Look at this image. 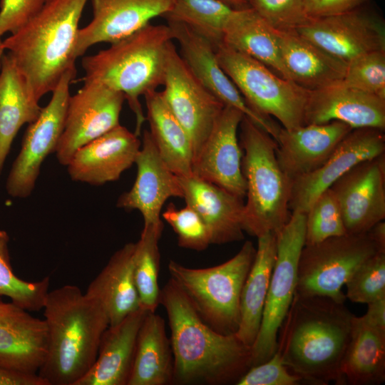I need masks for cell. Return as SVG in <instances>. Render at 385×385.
Masks as SVG:
<instances>
[{
  "label": "cell",
  "instance_id": "30",
  "mask_svg": "<svg viewBox=\"0 0 385 385\" xmlns=\"http://www.w3.org/2000/svg\"><path fill=\"white\" fill-rule=\"evenodd\" d=\"M174 364L165 320L147 312L138 331L128 385L173 384Z\"/></svg>",
  "mask_w": 385,
  "mask_h": 385
},
{
  "label": "cell",
  "instance_id": "40",
  "mask_svg": "<svg viewBox=\"0 0 385 385\" xmlns=\"http://www.w3.org/2000/svg\"><path fill=\"white\" fill-rule=\"evenodd\" d=\"M346 298L369 304L385 297V252H378L361 265L345 284Z\"/></svg>",
  "mask_w": 385,
  "mask_h": 385
},
{
  "label": "cell",
  "instance_id": "39",
  "mask_svg": "<svg viewBox=\"0 0 385 385\" xmlns=\"http://www.w3.org/2000/svg\"><path fill=\"white\" fill-rule=\"evenodd\" d=\"M339 83L385 99V51L369 52L349 62Z\"/></svg>",
  "mask_w": 385,
  "mask_h": 385
},
{
  "label": "cell",
  "instance_id": "44",
  "mask_svg": "<svg viewBox=\"0 0 385 385\" xmlns=\"http://www.w3.org/2000/svg\"><path fill=\"white\" fill-rule=\"evenodd\" d=\"M49 0H0V39L14 34L34 18Z\"/></svg>",
  "mask_w": 385,
  "mask_h": 385
},
{
  "label": "cell",
  "instance_id": "31",
  "mask_svg": "<svg viewBox=\"0 0 385 385\" xmlns=\"http://www.w3.org/2000/svg\"><path fill=\"white\" fill-rule=\"evenodd\" d=\"M277 255V237L267 232L257 237L255 260L244 283L240 302V323L235 335L252 347L258 334Z\"/></svg>",
  "mask_w": 385,
  "mask_h": 385
},
{
  "label": "cell",
  "instance_id": "43",
  "mask_svg": "<svg viewBox=\"0 0 385 385\" xmlns=\"http://www.w3.org/2000/svg\"><path fill=\"white\" fill-rule=\"evenodd\" d=\"M303 381L283 364L279 354L251 366L237 381V385H298Z\"/></svg>",
  "mask_w": 385,
  "mask_h": 385
},
{
  "label": "cell",
  "instance_id": "20",
  "mask_svg": "<svg viewBox=\"0 0 385 385\" xmlns=\"http://www.w3.org/2000/svg\"><path fill=\"white\" fill-rule=\"evenodd\" d=\"M175 0H91L93 18L79 29L76 55L83 56L93 45L113 43L163 16Z\"/></svg>",
  "mask_w": 385,
  "mask_h": 385
},
{
  "label": "cell",
  "instance_id": "33",
  "mask_svg": "<svg viewBox=\"0 0 385 385\" xmlns=\"http://www.w3.org/2000/svg\"><path fill=\"white\" fill-rule=\"evenodd\" d=\"M341 374L345 384L376 385L385 381V331L354 316Z\"/></svg>",
  "mask_w": 385,
  "mask_h": 385
},
{
  "label": "cell",
  "instance_id": "1",
  "mask_svg": "<svg viewBox=\"0 0 385 385\" xmlns=\"http://www.w3.org/2000/svg\"><path fill=\"white\" fill-rule=\"evenodd\" d=\"M354 316L344 302L296 291L278 332L283 364L306 384H345L341 364Z\"/></svg>",
  "mask_w": 385,
  "mask_h": 385
},
{
  "label": "cell",
  "instance_id": "45",
  "mask_svg": "<svg viewBox=\"0 0 385 385\" xmlns=\"http://www.w3.org/2000/svg\"><path fill=\"white\" fill-rule=\"evenodd\" d=\"M371 0H303L305 10L312 18L346 12L365 5Z\"/></svg>",
  "mask_w": 385,
  "mask_h": 385
},
{
  "label": "cell",
  "instance_id": "47",
  "mask_svg": "<svg viewBox=\"0 0 385 385\" xmlns=\"http://www.w3.org/2000/svg\"><path fill=\"white\" fill-rule=\"evenodd\" d=\"M368 309L363 317L371 325L385 331V297L376 299L369 304Z\"/></svg>",
  "mask_w": 385,
  "mask_h": 385
},
{
  "label": "cell",
  "instance_id": "3",
  "mask_svg": "<svg viewBox=\"0 0 385 385\" xmlns=\"http://www.w3.org/2000/svg\"><path fill=\"white\" fill-rule=\"evenodd\" d=\"M48 352L38 375L46 385H76L93 364L109 326L103 307L76 285L49 291L43 307Z\"/></svg>",
  "mask_w": 385,
  "mask_h": 385
},
{
  "label": "cell",
  "instance_id": "2",
  "mask_svg": "<svg viewBox=\"0 0 385 385\" xmlns=\"http://www.w3.org/2000/svg\"><path fill=\"white\" fill-rule=\"evenodd\" d=\"M160 304L170 329L173 384H236L251 367V347L235 334H223L207 324L171 278L160 289Z\"/></svg>",
  "mask_w": 385,
  "mask_h": 385
},
{
  "label": "cell",
  "instance_id": "17",
  "mask_svg": "<svg viewBox=\"0 0 385 385\" xmlns=\"http://www.w3.org/2000/svg\"><path fill=\"white\" fill-rule=\"evenodd\" d=\"M182 58L195 78L225 106L233 107L268 133L274 140L281 128L270 117L261 115L245 98L220 66L215 46L186 25L168 21Z\"/></svg>",
  "mask_w": 385,
  "mask_h": 385
},
{
  "label": "cell",
  "instance_id": "24",
  "mask_svg": "<svg viewBox=\"0 0 385 385\" xmlns=\"http://www.w3.org/2000/svg\"><path fill=\"white\" fill-rule=\"evenodd\" d=\"M351 130L347 124L337 120L291 130L281 128L275 140L278 163L294 181L323 165Z\"/></svg>",
  "mask_w": 385,
  "mask_h": 385
},
{
  "label": "cell",
  "instance_id": "27",
  "mask_svg": "<svg viewBox=\"0 0 385 385\" xmlns=\"http://www.w3.org/2000/svg\"><path fill=\"white\" fill-rule=\"evenodd\" d=\"M277 31L282 59L291 81L309 91L342 81L346 63L295 30Z\"/></svg>",
  "mask_w": 385,
  "mask_h": 385
},
{
  "label": "cell",
  "instance_id": "6",
  "mask_svg": "<svg viewBox=\"0 0 385 385\" xmlns=\"http://www.w3.org/2000/svg\"><path fill=\"white\" fill-rule=\"evenodd\" d=\"M240 128L244 153L242 170L247 185L243 230L257 237L267 232L277 234L291 216L293 181L278 163L275 140L245 115Z\"/></svg>",
  "mask_w": 385,
  "mask_h": 385
},
{
  "label": "cell",
  "instance_id": "28",
  "mask_svg": "<svg viewBox=\"0 0 385 385\" xmlns=\"http://www.w3.org/2000/svg\"><path fill=\"white\" fill-rule=\"evenodd\" d=\"M135 247L128 242L117 250L85 292L103 307L109 326L141 308L133 273Z\"/></svg>",
  "mask_w": 385,
  "mask_h": 385
},
{
  "label": "cell",
  "instance_id": "9",
  "mask_svg": "<svg viewBox=\"0 0 385 385\" xmlns=\"http://www.w3.org/2000/svg\"><path fill=\"white\" fill-rule=\"evenodd\" d=\"M305 213L292 212L276 234V260L260 330L251 347V366L267 361L277 351L278 332L296 292L298 262L305 245Z\"/></svg>",
  "mask_w": 385,
  "mask_h": 385
},
{
  "label": "cell",
  "instance_id": "48",
  "mask_svg": "<svg viewBox=\"0 0 385 385\" xmlns=\"http://www.w3.org/2000/svg\"><path fill=\"white\" fill-rule=\"evenodd\" d=\"M376 244L379 250L385 252V222L381 221L368 231Z\"/></svg>",
  "mask_w": 385,
  "mask_h": 385
},
{
  "label": "cell",
  "instance_id": "26",
  "mask_svg": "<svg viewBox=\"0 0 385 385\" xmlns=\"http://www.w3.org/2000/svg\"><path fill=\"white\" fill-rule=\"evenodd\" d=\"M147 311L140 308L114 326H108L96 359L76 385H128L139 329Z\"/></svg>",
  "mask_w": 385,
  "mask_h": 385
},
{
  "label": "cell",
  "instance_id": "11",
  "mask_svg": "<svg viewBox=\"0 0 385 385\" xmlns=\"http://www.w3.org/2000/svg\"><path fill=\"white\" fill-rule=\"evenodd\" d=\"M76 75V68L63 75L49 103L42 108L36 120L29 124L6 179V189L10 196L28 197L35 188L43 162L55 153L63 130L69 87Z\"/></svg>",
  "mask_w": 385,
  "mask_h": 385
},
{
  "label": "cell",
  "instance_id": "5",
  "mask_svg": "<svg viewBox=\"0 0 385 385\" xmlns=\"http://www.w3.org/2000/svg\"><path fill=\"white\" fill-rule=\"evenodd\" d=\"M173 40L168 24L150 23L82 60L83 81L99 83L124 95L135 116L138 136L146 120L139 97L163 86L168 48Z\"/></svg>",
  "mask_w": 385,
  "mask_h": 385
},
{
  "label": "cell",
  "instance_id": "35",
  "mask_svg": "<svg viewBox=\"0 0 385 385\" xmlns=\"http://www.w3.org/2000/svg\"><path fill=\"white\" fill-rule=\"evenodd\" d=\"M163 223L144 225L140 239L135 242L133 273L140 307L147 312H155L160 304V289L159 240Z\"/></svg>",
  "mask_w": 385,
  "mask_h": 385
},
{
  "label": "cell",
  "instance_id": "18",
  "mask_svg": "<svg viewBox=\"0 0 385 385\" xmlns=\"http://www.w3.org/2000/svg\"><path fill=\"white\" fill-rule=\"evenodd\" d=\"M244 115L225 106L192 163V175L244 199L247 185L237 131Z\"/></svg>",
  "mask_w": 385,
  "mask_h": 385
},
{
  "label": "cell",
  "instance_id": "8",
  "mask_svg": "<svg viewBox=\"0 0 385 385\" xmlns=\"http://www.w3.org/2000/svg\"><path fill=\"white\" fill-rule=\"evenodd\" d=\"M215 51L220 66L250 108L261 115L274 117L287 130L304 125L309 90L223 43Z\"/></svg>",
  "mask_w": 385,
  "mask_h": 385
},
{
  "label": "cell",
  "instance_id": "4",
  "mask_svg": "<svg viewBox=\"0 0 385 385\" xmlns=\"http://www.w3.org/2000/svg\"><path fill=\"white\" fill-rule=\"evenodd\" d=\"M87 1L49 0L34 18L2 41L38 101L76 68L78 24Z\"/></svg>",
  "mask_w": 385,
  "mask_h": 385
},
{
  "label": "cell",
  "instance_id": "38",
  "mask_svg": "<svg viewBox=\"0 0 385 385\" xmlns=\"http://www.w3.org/2000/svg\"><path fill=\"white\" fill-rule=\"evenodd\" d=\"M305 214V245L346 234L339 205L330 188L314 200Z\"/></svg>",
  "mask_w": 385,
  "mask_h": 385
},
{
  "label": "cell",
  "instance_id": "12",
  "mask_svg": "<svg viewBox=\"0 0 385 385\" xmlns=\"http://www.w3.org/2000/svg\"><path fill=\"white\" fill-rule=\"evenodd\" d=\"M163 86L165 103L190 139L194 160L225 105L195 78L173 41L168 48Z\"/></svg>",
  "mask_w": 385,
  "mask_h": 385
},
{
  "label": "cell",
  "instance_id": "16",
  "mask_svg": "<svg viewBox=\"0 0 385 385\" xmlns=\"http://www.w3.org/2000/svg\"><path fill=\"white\" fill-rule=\"evenodd\" d=\"M383 154L384 130L374 128L352 129L323 165L293 181L289 210L306 213L314 200L351 168Z\"/></svg>",
  "mask_w": 385,
  "mask_h": 385
},
{
  "label": "cell",
  "instance_id": "32",
  "mask_svg": "<svg viewBox=\"0 0 385 385\" xmlns=\"http://www.w3.org/2000/svg\"><path fill=\"white\" fill-rule=\"evenodd\" d=\"M222 43L291 81L282 59L278 31L251 7L235 9L224 29Z\"/></svg>",
  "mask_w": 385,
  "mask_h": 385
},
{
  "label": "cell",
  "instance_id": "13",
  "mask_svg": "<svg viewBox=\"0 0 385 385\" xmlns=\"http://www.w3.org/2000/svg\"><path fill=\"white\" fill-rule=\"evenodd\" d=\"M70 96L64 127L55 150L58 163L66 166L81 147L120 125L124 95L101 83L83 81Z\"/></svg>",
  "mask_w": 385,
  "mask_h": 385
},
{
  "label": "cell",
  "instance_id": "34",
  "mask_svg": "<svg viewBox=\"0 0 385 385\" xmlns=\"http://www.w3.org/2000/svg\"><path fill=\"white\" fill-rule=\"evenodd\" d=\"M144 98L149 132L161 158L178 177L192 176L193 152L187 132L168 107L161 91L150 92Z\"/></svg>",
  "mask_w": 385,
  "mask_h": 385
},
{
  "label": "cell",
  "instance_id": "46",
  "mask_svg": "<svg viewBox=\"0 0 385 385\" xmlns=\"http://www.w3.org/2000/svg\"><path fill=\"white\" fill-rule=\"evenodd\" d=\"M0 385H46L38 374L14 372L0 367Z\"/></svg>",
  "mask_w": 385,
  "mask_h": 385
},
{
  "label": "cell",
  "instance_id": "15",
  "mask_svg": "<svg viewBox=\"0 0 385 385\" xmlns=\"http://www.w3.org/2000/svg\"><path fill=\"white\" fill-rule=\"evenodd\" d=\"M346 234L366 233L385 219V154L359 163L329 188Z\"/></svg>",
  "mask_w": 385,
  "mask_h": 385
},
{
  "label": "cell",
  "instance_id": "25",
  "mask_svg": "<svg viewBox=\"0 0 385 385\" xmlns=\"http://www.w3.org/2000/svg\"><path fill=\"white\" fill-rule=\"evenodd\" d=\"M178 178L183 198L203 220L211 244L222 245L244 238L243 199L194 175Z\"/></svg>",
  "mask_w": 385,
  "mask_h": 385
},
{
  "label": "cell",
  "instance_id": "41",
  "mask_svg": "<svg viewBox=\"0 0 385 385\" xmlns=\"http://www.w3.org/2000/svg\"><path fill=\"white\" fill-rule=\"evenodd\" d=\"M162 217L178 236L181 247L202 251L211 245L207 228L200 215L189 205L178 209L170 203Z\"/></svg>",
  "mask_w": 385,
  "mask_h": 385
},
{
  "label": "cell",
  "instance_id": "36",
  "mask_svg": "<svg viewBox=\"0 0 385 385\" xmlns=\"http://www.w3.org/2000/svg\"><path fill=\"white\" fill-rule=\"evenodd\" d=\"M235 9L221 0H175L163 17L186 25L216 48Z\"/></svg>",
  "mask_w": 385,
  "mask_h": 385
},
{
  "label": "cell",
  "instance_id": "19",
  "mask_svg": "<svg viewBox=\"0 0 385 385\" xmlns=\"http://www.w3.org/2000/svg\"><path fill=\"white\" fill-rule=\"evenodd\" d=\"M135 180L127 192L118 199V207L138 210L144 225H160V212L170 197L183 198V192L178 177L161 158L149 130H144L141 146L136 157Z\"/></svg>",
  "mask_w": 385,
  "mask_h": 385
},
{
  "label": "cell",
  "instance_id": "49",
  "mask_svg": "<svg viewBox=\"0 0 385 385\" xmlns=\"http://www.w3.org/2000/svg\"><path fill=\"white\" fill-rule=\"evenodd\" d=\"M235 9H245L250 7L249 0H221Z\"/></svg>",
  "mask_w": 385,
  "mask_h": 385
},
{
  "label": "cell",
  "instance_id": "10",
  "mask_svg": "<svg viewBox=\"0 0 385 385\" xmlns=\"http://www.w3.org/2000/svg\"><path fill=\"white\" fill-rule=\"evenodd\" d=\"M378 252L381 251L369 232L304 245L298 262L296 291L344 302L342 287L361 265Z\"/></svg>",
  "mask_w": 385,
  "mask_h": 385
},
{
  "label": "cell",
  "instance_id": "29",
  "mask_svg": "<svg viewBox=\"0 0 385 385\" xmlns=\"http://www.w3.org/2000/svg\"><path fill=\"white\" fill-rule=\"evenodd\" d=\"M8 53L0 68V174L20 128L31 123L42 108Z\"/></svg>",
  "mask_w": 385,
  "mask_h": 385
},
{
  "label": "cell",
  "instance_id": "7",
  "mask_svg": "<svg viewBox=\"0 0 385 385\" xmlns=\"http://www.w3.org/2000/svg\"><path fill=\"white\" fill-rule=\"evenodd\" d=\"M256 254L251 241L227 261L210 267L191 268L170 260L168 270L202 319L214 330L234 334L240 323L242 289Z\"/></svg>",
  "mask_w": 385,
  "mask_h": 385
},
{
  "label": "cell",
  "instance_id": "37",
  "mask_svg": "<svg viewBox=\"0 0 385 385\" xmlns=\"http://www.w3.org/2000/svg\"><path fill=\"white\" fill-rule=\"evenodd\" d=\"M9 237L0 229V296L28 311L43 309L49 292L50 279L46 277L39 281L28 282L18 277L13 272L9 250Z\"/></svg>",
  "mask_w": 385,
  "mask_h": 385
},
{
  "label": "cell",
  "instance_id": "22",
  "mask_svg": "<svg viewBox=\"0 0 385 385\" xmlns=\"http://www.w3.org/2000/svg\"><path fill=\"white\" fill-rule=\"evenodd\" d=\"M48 341L44 319L12 302L0 301V367L38 374L47 356Z\"/></svg>",
  "mask_w": 385,
  "mask_h": 385
},
{
  "label": "cell",
  "instance_id": "23",
  "mask_svg": "<svg viewBox=\"0 0 385 385\" xmlns=\"http://www.w3.org/2000/svg\"><path fill=\"white\" fill-rule=\"evenodd\" d=\"M340 121L352 129H385V99L337 83L309 91L304 125Z\"/></svg>",
  "mask_w": 385,
  "mask_h": 385
},
{
  "label": "cell",
  "instance_id": "42",
  "mask_svg": "<svg viewBox=\"0 0 385 385\" xmlns=\"http://www.w3.org/2000/svg\"><path fill=\"white\" fill-rule=\"evenodd\" d=\"M249 5L274 29L296 30L309 22L303 0H249Z\"/></svg>",
  "mask_w": 385,
  "mask_h": 385
},
{
  "label": "cell",
  "instance_id": "21",
  "mask_svg": "<svg viewBox=\"0 0 385 385\" xmlns=\"http://www.w3.org/2000/svg\"><path fill=\"white\" fill-rule=\"evenodd\" d=\"M139 136L120 124L78 149L66 165L72 180L102 185L118 180L135 163Z\"/></svg>",
  "mask_w": 385,
  "mask_h": 385
},
{
  "label": "cell",
  "instance_id": "14",
  "mask_svg": "<svg viewBox=\"0 0 385 385\" xmlns=\"http://www.w3.org/2000/svg\"><path fill=\"white\" fill-rule=\"evenodd\" d=\"M295 31L346 64L365 53L385 51L384 21L365 5L311 19Z\"/></svg>",
  "mask_w": 385,
  "mask_h": 385
},
{
  "label": "cell",
  "instance_id": "50",
  "mask_svg": "<svg viewBox=\"0 0 385 385\" xmlns=\"http://www.w3.org/2000/svg\"><path fill=\"white\" fill-rule=\"evenodd\" d=\"M4 51H5V50H4L3 44H2V40L0 39V68H1V66L2 58H3V56L4 54Z\"/></svg>",
  "mask_w": 385,
  "mask_h": 385
}]
</instances>
